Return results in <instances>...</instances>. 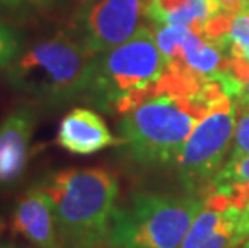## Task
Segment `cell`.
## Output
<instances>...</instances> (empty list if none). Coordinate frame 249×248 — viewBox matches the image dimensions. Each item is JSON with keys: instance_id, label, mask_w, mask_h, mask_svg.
Masks as SVG:
<instances>
[{"instance_id": "cell-9", "label": "cell", "mask_w": 249, "mask_h": 248, "mask_svg": "<svg viewBox=\"0 0 249 248\" xmlns=\"http://www.w3.org/2000/svg\"><path fill=\"white\" fill-rule=\"evenodd\" d=\"M36 124L37 112L31 105L13 108L0 123V191L17 186L24 176Z\"/></svg>"}, {"instance_id": "cell-21", "label": "cell", "mask_w": 249, "mask_h": 248, "mask_svg": "<svg viewBox=\"0 0 249 248\" xmlns=\"http://www.w3.org/2000/svg\"><path fill=\"white\" fill-rule=\"evenodd\" d=\"M31 2H34V3H37V5H45V3L52 2V0H31Z\"/></svg>"}, {"instance_id": "cell-23", "label": "cell", "mask_w": 249, "mask_h": 248, "mask_svg": "<svg viewBox=\"0 0 249 248\" xmlns=\"http://www.w3.org/2000/svg\"><path fill=\"white\" fill-rule=\"evenodd\" d=\"M241 248H249V239L245 242V244H243V247H241Z\"/></svg>"}, {"instance_id": "cell-14", "label": "cell", "mask_w": 249, "mask_h": 248, "mask_svg": "<svg viewBox=\"0 0 249 248\" xmlns=\"http://www.w3.org/2000/svg\"><path fill=\"white\" fill-rule=\"evenodd\" d=\"M235 182H249V155L230 156L229 161L224 165V168L217 172L211 189L229 186V184H235Z\"/></svg>"}, {"instance_id": "cell-6", "label": "cell", "mask_w": 249, "mask_h": 248, "mask_svg": "<svg viewBox=\"0 0 249 248\" xmlns=\"http://www.w3.org/2000/svg\"><path fill=\"white\" fill-rule=\"evenodd\" d=\"M235 116V112L208 114L183 145L176 166L180 182L188 193L204 198L211 191L230 149Z\"/></svg>"}, {"instance_id": "cell-17", "label": "cell", "mask_w": 249, "mask_h": 248, "mask_svg": "<svg viewBox=\"0 0 249 248\" xmlns=\"http://www.w3.org/2000/svg\"><path fill=\"white\" fill-rule=\"evenodd\" d=\"M230 39L233 42L243 44L249 38V15L240 13L231 19V29H230Z\"/></svg>"}, {"instance_id": "cell-13", "label": "cell", "mask_w": 249, "mask_h": 248, "mask_svg": "<svg viewBox=\"0 0 249 248\" xmlns=\"http://www.w3.org/2000/svg\"><path fill=\"white\" fill-rule=\"evenodd\" d=\"M190 34H192V29L185 28V26L164 24L158 28L155 40L158 49L161 50V54L166 58V61L171 60L172 55L182 49L185 40L190 38Z\"/></svg>"}, {"instance_id": "cell-24", "label": "cell", "mask_w": 249, "mask_h": 248, "mask_svg": "<svg viewBox=\"0 0 249 248\" xmlns=\"http://www.w3.org/2000/svg\"><path fill=\"white\" fill-rule=\"evenodd\" d=\"M86 2H92V0H86Z\"/></svg>"}, {"instance_id": "cell-15", "label": "cell", "mask_w": 249, "mask_h": 248, "mask_svg": "<svg viewBox=\"0 0 249 248\" xmlns=\"http://www.w3.org/2000/svg\"><path fill=\"white\" fill-rule=\"evenodd\" d=\"M19 54V39L12 26L0 19V68H7Z\"/></svg>"}, {"instance_id": "cell-18", "label": "cell", "mask_w": 249, "mask_h": 248, "mask_svg": "<svg viewBox=\"0 0 249 248\" xmlns=\"http://www.w3.org/2000/svg\"><path fill=\"white\" fill-rule=\"evenodd\" d=\"M23 2L24 0H0V7L13 8V7H18V5H21Z\"/></svg>"}, {"instance_id": "cell-7", "label": "cell", "mask_w": 249, "mask_h": 248, "mask_svg": "<svg viewBox=\"0 0 249 248\" xmlns=\"http://www.w3.org/2000/svg\"><path fill=\"white\" fill-rule=\"evenodd\" d=\"M151 0H97L82 15L81 39L93 54H105L145 28Z\"/></svg>"}, {"instance_id": "cell-10", "label": "cell", "mask_w": 249, "mask_h": 248, "mask_svg": "<svg viewBox=\"0 0 249 248\" xmlns=\"http://www.w3.org/2000/svg\"><path fill=\"white\" fill-rule=\"evenodd\" d=\"M249 239V207L215 211L203 207L180 248H238Z\"/></svg>"}, {"instance_id": "cell-22", "label": "cell", "mask_w": 249, "mask_h": 248, "mask_svg": "<svg viewBox=\"0 0 249 248\" xmlns=\"http://www.w3.org/2000/svg\"><path fill=\"white\" fill-rule=\"evenodd\" d=\"M0 248H19V247L12 245V244H0Z\"/></svg>"}, {"instance_id": "cell-3", "label": "cell", "mask_w": 249, "mask_h": 248, "mask_svg": "<svg viewBox=\"0 0 249 248\" xmlns=\"http://www.w3.org/2000/svg\"><path fill=\"white\" fill-rule=\"evenodd\" d=\"M203 208L198 195L135 192L116 207L109 230L111 248H180Z\"/></svg>"}, {"instance_id": "cell-1", "label": "cell", "mask_w": 249, "mask_h": 248, "mask_svg": "<svg viewBox=\"0 0 249 248\" xmlns=\"http://www.w3.org/2000/svg\"><path fill=\"white\" fill-rule=\"evenodd\" d=\"M56 214L65 248H111L118 179L105 168H70L42 182Z\"/></svg>"}, {"instance_id": "cell-4", "label": "cell", "mask_w": 249, "mask_h": 248, "mask_svg": "<svg viewBox=\"0 0 249 248\" xmlns=\"http://www.w3.org/2000/svg\"><path fill=\"white\" fill-rule=\"evenodd\" d=\"M195 124L196 119L176 98H151L124 114L119 124L121 147L132 163L143 168L176 165Z\"/></svg>"}, {"instance_id": "cell-16", "label": "cell", "mask_w": 249, "mask_h": 248, "mask_svg": "<svg viewBox=\"0 0 249 248\" xmlns=\"http://www.w3.org/2000/svg\"><path fill=\"white\" fill-rule=\"evenodd\" d=\"M249 155V110L238 114V124L235 131V147L230 156Z\"/></svg>"}, {"instance_id": "cell-20", "label": "cell", "mask_w": 249, "mask_h": 248, "mask_svg": "<svg viewBox=\"0 0 249 248\" xmlns=\"http://www.w3.org/2000/svg\"><path fill=\"white\" fill-rule=\"evenodd\" d=\"M3 230H5V221L2 216H0V239H2V235H3Z\"/></svg>"}, {"instance_id": "cell-8", "label": "cell", "mask_w": 249, "mask_h": 248, "mask_svg": "<svg viewBox=\"0 0 249 248\" xmlns=\"http://www.w3.org/2000/svg\"><path fill=\"white\" fill-rule=\"evenodd\" d=\"M10 230L36 248H65L53 203L42 184L29 187L17 200L10 218Z\"/></svg>"}, {"instance_id": "cell-2", "label": "cell", "mask_w": 249, "mask_h": 248, "mask_svg": "<svg viewBox=\"0 0 249 248\" xmlns=\"http://www.w3.org/2000/svg\"><path fill=\"white\" fill-rule=\"evenodd\" d=\"M97 57L81 38L61 33L15 57L7 81L34 102L55 107L87 94Z\"/></svg>"}, {"instance_id": "cell-19", "label": "cell", "mask_w": 249, "mask_h": 248, "mask_svg": "<svg viewBox=\"0 0 249 248\" xmlns=\"http://www.w3.org/2000/svg\"><path fill=\"white\" fill-rule=\"evenodd\" d=\"M241 45H243V50H245V58L249 61V38L245 42H243Z\"/></svg>"}, {"instance_id": "cell-12", "label": "cell", "mask_w": 249, "mask_h": 248, "mask_svg": "<svg viewBox=\"0 0 249 248\" xmlns=\"http://www.w3.org/2000/svg\"><path fill=\"white\" fill-rule=\"evenodd\" d=\"M182 49L188 66L198 73L204 82L217 71L230 70L231 57L225 55L219 47L204 39L203 36L192 33Z\"/></svg>"}, {"instance_id": "cell-11", "label": "cell", "mask_w": 249, "mask_h": 248, "mask_svg": "<svg viewBox=\"0 0 249 248\" xmlns=\"http://www.w3.org/2000/svg\"><path fill=\"white\" fill-rule=\"evenodd\" d=\"M56 144L72 155H93L108 147L121 145L97 112L74 108L61 119L56 133Z\"/></svg>"}, {"instance_id": "cell-5", "label": "cell", "mask_w": 249, "mask_h": 248, "mask_svg": "<svg viewBox=\"0 0 249 248\" xmlns=\"http://www.w3.org/2000/svg\"><path fill=\"white\" fill-rule=\"evenodd\" d=\"M166 70V58L145 26L130 40L97 57L87 95L102 110L111 112L121 97L160 81Z\"/></svg>"}]
</instances>
